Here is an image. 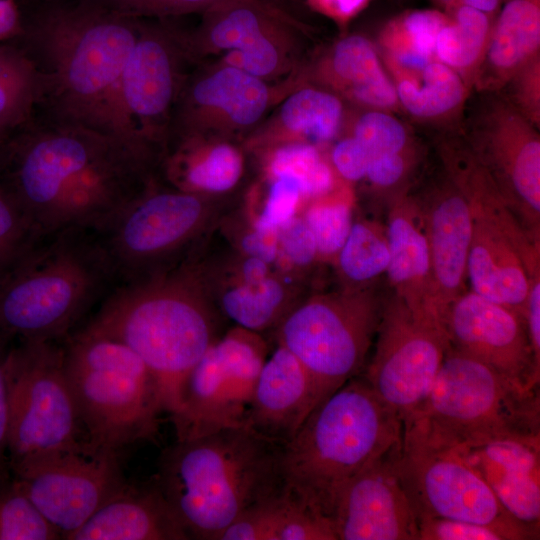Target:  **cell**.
Masks as SVG:
<instances>
[{
  "instance_id": "40",
  "label": "cell",
  "mask_w": 540,
  "mask_h": 540,
  "mask_svg": "<svg viewBox=\"0 0 540 540\" xmlns=\"http://www.w3.org/2000/svg\"><path fill=\"white\" fill-rule=\"evenodd\" d=\"M298 214L314 237L318 261L334 262L354 222L351 203L342 198H317Z\"/></svg>"
},
{
  "instance_id": "20",
  "label": "cell",
  "mask_w": 540,
  "mask_h": 540,
  "mask_svg": "<svg viewBox=\"0 0 540 540\" xmlns=\"http://www.w3.org/2000/svg\"><path fill=\"white\" fill-rule=\"evenodd\" d=\"M417 205L429 251L433 311L441 325L450 304L466 290L473 218L457 186L437 190Z\"/></svg>"
},
{
  "instance_id": "16",
  "label": "cell",
  "mask_w": 540,
  "mask_h": 540,
  "mask_svg": "<svg viewBox=\"0 0 540 540\" xmlns=\"http://www.w3.org/2000/svg\"><path fill=\"white\" fill-rule=\"evenodd\" d=\"M449 348L472 357L526 390L540 388L525 318L472 290L460 294L442 321Z\"/></svg>"
},
{
  "instance_id": "27",
  "label": "cell",
  "mask_w": 540,
  "mask_h": 540,
  "mask_svg": "<svg viewBox=\"0 0 540 540\" xmlns=\"http://www.w3.org/2000/svg\"><path fill=\"white\" fill-rule=\"evenodd\" d=\"M42 99L40 75L16 42L0 43V145L29 124Z\"/></svg>"
},
{
  "instance_id": "33",
  "label": "cell",
  "mask_w": 540,
  "mask_h": 540,
  "mask_svg": "<svg viewBox=\"0 0 540 540\" xmlns=\"http://www.w3.org/2000/svg\"><path fill=\"white\" fill-rule=\"evenodd\" d=\"M539 42L538 0H510L498 18L489 57L498 68H512L533 53Z\"/></svg>"
},
{
  "instance_id": "1",
  "label": "cell",
  "mask_w": 540,
  "mask_h": 540,
  "mask_svg": "<svg viewBox=\"0 0 540 540\" xmlns=\"http://www.w3.org/2000/svg\"><path fill=\"white\" fill-rule=\"evenodd\" d=\"M157 165L121 138L39 116L0 145V184L43 239L98 229L156 182Z\"/></svg>"
},
{
  "instance_id": "2",
  "label": "cell",
  "mask_w": 540,
  "mask_h": 540,
  "mask_svg": "<svg viewBox=\"0 0 540 540\" xmlns=\"http://www.w3.org/2000/svg\"><path fill=\"white\" fill-rule=\"evenodd\" d=\"M139 20L84 0L30 5L16 41L42 83L37 116L121 138L131 137L120 105V82Z\"/></svg>"
},
{
  "instance_id": "51",
  "label": "cell",
  "mask_w": 540,
  "mask_h": 540,
  "mask_svg": "<svg viewBox=\"0 0 540 540\" xmlns=\"http://www.w3.org/2000/svg\"><path fill=\"white\" fill-rule=\"evenodd\" d=\"M28 6L24 0H0V43L20 37Z\"/></svg>"
},
{
  "instance_id": "50",
  "label": "cell",
  "mask_w": 540,
  "mask_h": 540,
  "mask_svg": "<svg viewBox=\"0 0 540 540\" xmlns=\"http://www.w3.org/2000/svg\"><path fill=\"white\" fill-rule=\"evenodd\" d=\"M403 152L376 156L371 159L365 177L379 188H390L397 184L406 171Z\"/></svg>"
},
{
  "instance_id": "18",
  "label": "cell",
  "mask_w": 540,
  "mask_h": 540,
  "mask_svg": "<svg viewBox=\"0 0 540 540\" xmlns=\"http://www.w3.org/2000/svg\"><path fill=\"white\" fill-rule=\"evenodd\" d=\"M170 36L140 19L120 82V105L131 137L159 159L163 122L178 92L177 51Z\"/></svg>"
},
{
  "instance_id": "53",
  "label": "cell",
  "mask_w": 540,
  "mask_h": 540,
  "mask_svg": "<svg viewBox=\"0 0 540 540\" xmlns=\"http://www.w3.org/2000/svg\"><path fill=\"white\" fill-rule=\"evenodd\" d=\"M317 5L328 12L340 16L349 17L359 11L368 0H314Z\"/></svg>"
},
{
  "instance_id": "54",
  "label": "cell",
  "mask_w": 540,
  "mask_h": 540,
  "mask_svg": "<svg viewBox=\"0 0 540 540\" xmlns=\"http://www.w3.org/2000/svg\"><path fill=\"white\" fill-rule=\"evenodd\" d=\"M398 60L403 66L413 69H424L429 64V58L412 49L401 51Z\"/></svg>"
},
{
  "instance_id": "28",
  "label": "cell",
  "mask_w": 540,
  "mask_h": 540,
  "mask_svg": "<svg viewBox=\"0 0 540 540\" xmlns=\"http://www.w3.org/2000/svg\"><path fill=\"white\" fill-rule=\"evenodd\" d=\"M289 293L286 282L274 273L253 282L230 276L217 300L223 314L237 326L260 333L277 327L295 304Z\"/></svg>"
},
{
  "instance_id": "7",
  "label": "cell",
  "mask_w": 540,
  "mask_h": 540,
  "mask_svg": "<svg viewBox=\"0 0 540 540\" xmlns=\"http://www.w3.org/2000/svg\"><path fill=\"white\" fill-rule=\"evenodd\" d=\"M64 368L89 454L153 441L164 412L159 384L125 344L81 328L63 340Z\"/></svg>"
},
{
  "instance_id": "24",
  "label": "cell",
  "mask_w": 540,
  "mask_h": 540,
  "mask_svg": "<svg viewBox=\"0 0 540 540\" xmlns=\"http://www.w3.org/2000/svg\"><path fill=\"white\" fill-rule=\"evenodd\" d=\"M386 231L390 251L386 273L393 294L414 315L438 322L432 305L428 245L417 203L407 198L395 200Z\"/></svg>"
},
{
  "instance_id": "14",
  "label": "cell",
  "mask_w": 540,
  "mask_h": 540,
  "mask_svg": "<svg viewBox=\"0 0 540 540\" xmlns=\"http://www.w3.org/2000/svg\"><path fill=\"white\" fill-rule=\"evenodd\" d=\"M449 348L440 324L414 315L395 294L386 297L367 363L360 374L405 421L426 398Z\"/></svg>"
},
{
  "instance_id": "35",
  "label": "cell",
  "mask_w": 540,
  "mask_h": 540,
  "mask_svg": "<svg viewBox=\"0 0 540 540\" xmlns=\"http://www.w3.org/2000/svg\"><path fill=\"white\" fill-rule=\"evenodd\" d=\"M423 80V87L409 80H403L398 85V96L411 114L419 117L436 116L461 102L463 85L445 64L429 63L423 69Z\"/></svg>"
},
{
  "instance_id": "13",
  "label": "cell",
  "mask_w": 540,
  "mask_h": 540,
  "mask_svg": "<svg viewBox=\"0 0 540 540\" xmlns=\"http://www.w3.org/2000/svg\"><path fill=\"white\" fill-rule=\"evenodd\" d=\"M268 346L260 333L235 326L209 346L186 376L170 418L176 440L244 426Z\"/></svg>"
},
{
  "instance_id": "52",
  "label": "cell",
  "mask_w": 540,
  "mask_h": 540,
  "mask_svg": "<svg viewBox=\"0 0 540 540\" xmlns=\"http://www.w3.org/2000/svg\"><path fill=\"white\" fill-rule=\"evenodd\" d=\"M525 320L534 357L540 363V274L531 278Z\"/></svg>"
},
{
  "instance_id": "22",
  "label": "cell",
  "mask_w": 540,
  "mask_h": 540,
  "mask_svg": "<svg viewBox=\"0 0 540 540\" xmlns=\"http://www.w3.org/2000/svg\"><path fill=\"white\" fill-rule=\"evenodd\" d=\"M184 527L152 479L126 483L64 540H188Z\"/></svg>"
},
{
  "instance_id": "37",
  "label": "cell",
  "mask_w": 540,
  "mask_h": 540,
  "mask_svg": "<svg viewBox=\"0 0 540 540\" xmlns=\"http://www.w3.org/2000/svg\"><path fill=\"white\" fill-rule=\"evenodd\" d=\"M489 30L486 13L462 5L453 24H446L436 40L438 57L447 65L467 67L479 56Z\"/></svg>"
},
{
  "instance_id": "6",
  "label": "cell",
  "mask_w": 540,
  "mask_h": 540,
  "mask_svg": "<svg viewBox=\"0 0 540 540\" xmlns=\"http://www.w3.org/2000/svg\"><path fill=\"white\" fill-rule=\"evenodd\" d=\"M115 287L92 231L47 237L0 283V331L16 340L63 341Z\"/></svg>"
},
{
  "instance_id": "43",
  "label": "cell",
  "mask_w": 540,
  "mask_h": 540,
  "mask_svg": "<svg viewBox=\"0 0 540 540\" xmlns=\"http://www.w3.org/2000/svg\"><path fill=\"white\" fill-rule=\"evenodd\" d=\"M303 200L300 184L287 175L273 177L261 212L252 225L261 229H278L300 211Z\"/></svg>"
},
{
  "instance_id": "32",
  "label": "cell",
  "mask_w": 540,
  "mask_h": 540,
  "mask_svg": "<svg viewBox=\"0 0 540 540\" xmlns=\"http://www.w3.org/2000/svg\"><path fill=\"white\" fill-rule=\"evenodd\" d=\"M333 65L336 73L352 85V93L359 101L379 107L395 104L396 90L364 37L349 36L341 40L334 52Z\"/></svg>"
},
{
  "instance_id": "41",
  "label": "cell",
  "mask_w": 540,
  "mask_h": 540,
  "mask_svg": "<svg viewBox=\"0 0 540 540\" xmlns=\"http://www.w3.org/2000/svg\"><path fill=\"white\" fill-rule=\"evenodd\" d=\"M354 138L367 150L371 159L403 152L407 136L403 126L393 117L381 112H369L356 124Z\"/></svg>"
},
{
  "instance_id": "56",
  "label": "cell",
  "mask_w": 540,
  "mask_h": 540,
  "mask_svg": "<svg viewBox=\"0 0 540 540\" xmlns=\"http://www.w3.org/2000/svg\"><path fill=\"white\" fill-rule=\"evenodd\" d=\"M28 5H37V4H44V3H50L57 0H24Z\"/></svg>"
},
{
  "instance_id": "49",
  "label": "cell",
  "mask_w": 540,
  "mask_h": 540,
  "mask_svg": "<svg viewBox=\"0 0 540 540\" xmlns=\"http://www.w3.org/2000/svg\"><path fill=\"white\" fill-rule=\"evenodd\" d=\"M240 254L260 259L269 265L277 262L279 256L278 229H261L253 225L239 244Z\"/></svg>"
},
{
  "instance_id": "8",
  "label": "cell",
  "mask_w": 540,
  "mask_h": 540,
  "mask_svg": "<svg viewBox=\"0 0 540 540\" xmlns=\"http://www.w3.org/2000/svg\"><path fill=\"white\" fill-rule=\"evenodd\" d=\"M412 421L451 445L500 437H540V391L448 348ZM403 421V422H405Z\"/></svg>"
},
{
  "instance_id": "21",
  "label": "cell",
  "mask_w": 540,
  "mask_h": 540,
  "mask_svg": "<svg viewBox=\"0 0 540 540\" xmlns=\"http://www.w3.org/2000/svg\"><path fill=\"white\" fill-rule=\"evenodd\" d=\"M317 404L310 373L287 348L278 344L261 368L244 426L284 446Z\"/></svg>"
},
{
  "instance_id": "31",
  "label": "cell",
  "mask_w": 540,
  "mask_h": 540,
  "mask_svg": "<svg viewBox=\"0 0 540 540\" xmlns=\"http://www.w3.org/2000/svg\"><path fill=\"white\" fill-rule=\"evenodd\" d=\"M389 260L386 225L361 219L353 222L334 263L341 287L357 288L376 283Z\"/></svg>"
},
{
  "instance_id": "55",
  "label": "cell",
  "mask_w": 540,
  "mask_h": 540,
  "mask_svg": "<svg viewBox=\"0 0 540 540\" xmlns=\"http://www.w3.org/2000/svg\"><path fill=\"white\" fill-rule=\"evenodd\" d=\"M461 2L463 5L488 13L496 9L500 0H461Z\"/></svg>"
},
{
  "instance_id": "3",
  "label": "cell",
  "mask_w": 540,
  "mask_h": 540,
  "mask_svg": "<svg viewBox=\"0 0 540 540\" xmlns=\"http://www.w3.org/2000/svg\"><path fill=\"white\" fill-rule=\"evenodd\" d=\"M282 447L246 426L176 440L153 477L190 539L216 536L285 488Z\"/></svg>"
},
{
  "instance_id": "4",
  "label": "cell",
  "mask_w": 540,
  "mask_h": 540,
  "mask_svg": "<svg viewBox=\"0 0 540 540\" xmlns=\"http://www.w3.org/2000/svg\"><path fill=\"white\" fill-rule=\"evenodd\" d=\"M83 328L125 344L142 359L169 416L179 407L186 376L217 338L212 299L195 259L116 286Z\"/></svg>"
},
{
  "instance_id": "15",
  "label": "cell",
  "mask_w": 540,
  "mask_h": 540,
  "mask_svg": "<svg viewBox=\"0 0 540 540\" xmlns=\"http://www.w3.org/2000/svg\"><path fill=\"white\" fill-rule=\"evenodd\" d=\"M120 457L113 452L68 453L12 477L64 539L127 483Z\"/></svg>"
},
{
  "instance_id": "19",
  "label": "cell",
  "mask_w": 540,
  "mask_h": 540,
  "mask_svg": "<svg viewBox=\"0 0 540 540\" xmlns=\"http://www.w3.org/2000/svg\"><path fill=\"white\" fill-rule=\"evenodd\" d=\"M451 445V444H450ZM531 540L540 538V437H500L452 445Z\"/></svg>"
},
{
  "instance_id": "29",
  "label": "cell",
  "mask_w": 540,
  "mask_h": 540,
  "mask_svg": "<svg viewBox=\"0 0 540 540\" xmlns=\"http://www.w3.org/2000/svg\"><path fill=\"white\" fill-rule=\"evenodd\" d=\"M190 103L219 108L233 122L249 125L263 114L268 90L259 77L230 66L197 81L187 94L186 104Z\"/></svg>"
},
{
  "instance_id": "45",
  "label": "cell",
  "mask_w": 540,
  "mask_h": 540,
  "mask_svg": "<svg viewBox=\"0 0 540 540\" xmlns=\"http://www.w3.org/2000/svg\"><path fill=\"white\" fill-rule=\"evenodd\" d=\"M418 529L419 540H507L492 526L448 518L422 520Z\"/></svg>"
},
{
  "instance_id": "36",
  "label": "cell",
  "mask_w": 540,
  "mask_h": 540,
  "mask_svg": "<svg viewBox=\"0 0 540 540\" xmlns=\"http://www.w3.org/2000/svg\"><path fill=\"white\" fill-rule=\"evenodd\" d=\"M52 526L16 479L0 482V540H58Z\"/></svg>"
},
{
  "instance_id": "42",
  "label": "cell",
  "mask_w": 540,
  "mask_h": 540,
  "mask_svg": "<svg viewBox=\"0 0 540 540\" xmlns=\"http://www.w3.org/2000/svg\"><path fill=\"white\" fill-rule=\"evenodd\" d=\"M111 13L131 18L165 17L241 0H84Z\"/></svg>"
},
{
  "instance_id": "39",
  "label": "cell",
  "mask_w": 540,
  "mask_h": 540,
  "mask_svg": "<svg viewBox=\"0 0 540 540\" xmlns=\"http://www.w3.org/2000/svg\"><path fill=\"white\" fill-rule=\"evenodd\" d=\"M42 240L25 212L0 184V283Z\"/></svg>"
},
{
  "instance_id": "10",
  "label": "cell",
  "mask_w": 540,
  "mask_h": 540,
  "mask_svg": "<svg viewBox=\"0 0 540 540\" xmlns=\"http://www.w3.org/2000/svg\"><path fill=\"white\" fill-rule=\"evenodd\" d=\"M11 475L68 453H88L64 368L63 341L16 340L8 360Z\"/></svg>"
},
{
  "instance_id": "11",
  "label": "cell",
  "mask_w": 540,
  "mask_h": 540,
  "mask_svg": "<svg viewBox=\"0 0 540 540\" xmlns=\"http://www.w3.org/2000/svg\"><path fill=\"white\" fill-rule=\"evenodd\" d=\"M385 300L376 283L340 287L295 303L276 327L278 344L310 373L318 403L362 373Z\"/></svg>"
},
{
  "instance_id": "23",
  "label": "cell",
  "mask_w": 540,
  "mask_h": 540,
  "mask_svg": "<svg viewBox=\"0 0 540 540\" xmlns=\"http://www.w3.org/2000/svg\"><path fill=\"white\" fill-rule=\"evenodd\" d=\"M472 218L467 263L471 290L525 318L531 277L522 252L500 228L481 217Z\"/></svg>"
},
{
  "instance_id": "44",
  "label": "cell",
  "mask_w": 540,
  "mask_h": 540,
  "mask_svg": "<svg viewBox=\"0 0 540 540\" xmlns=\"http://www.w3.org/2000/svg\"><path fill=\"white\" fill-rule=\"evenodd\" d=\"M278 245L277 261L288 268L304 270L318 262L314 237L299 214L278 228Z\"/></svg>"
},
{
  "instance_id": "17",
  "label": "cell",
  "mask_w": 540,
  "mask_h": 540,
  "mask_svg": "<svg viewBox=\"0 0 540 540\" xmlns=\"http://www.w3.org/2000/svg\"><path fill=\"white\" fill-rule=\"evenodd\" d=\"M401 439L339 490L329 516L336 540H419L399 475Z\"/></svg>"
},
{
  "instance_id": "38",
  "label": "cell",
  "mask_w": 540,
  "mask_h": 540,
  "mask_svg": "<svg viewBox=\"0 0 540 540\" xmlns=\"http://www.w3.org/2000/svg\"><path fill=\"white\" fill-rule=\"evenodd\" d=\"M269 171L272 177H293L301 186L303 200L320 198L333 185L329 166L310 144L293 143L279 148L270 160Z\"/></svg>"
},
{
  "instance_id": "5",
  "label": "cell",
  "mask_w": 540,
  "mask_h": 540,
  "mask_svg": "<svg viewBox=\"0 0 540 540\" xmlns=\"http://www.w3.org/2000/svg\"><path fill=\"white\" fill-rule=\"evenodd\" d=\"M402 432L400 416L355 376L319 402L282 447L285 485L329 522L342 486Z\"/></svg>"
},
{
  "instance_id": "25",
  "label": "cell",
  "mask_w": 540,
  "mask_h": 540,
  "mask_svg": "<svg viewBox=\"0 0 540 540\" xmlns=\"http://www.w3.org/2000/svg\"><path fill=\"white\" fill-rule=\"evenodd\" d=\"M215 540H336L331 524L286 487L244 512Z\"/></svg>"
},
{
  "instance_id": "12",
  "label": "cell",
  "mask_w": 540,
  "mask_h": 540,
  "mask_svg": "<svg viewBox=\"0 0 540 540\" xmlns=\"http://www.w3.org/2000/svg\"><path fill=\"white\" fill-rule=\"evenodd\" d=\"M398 468L418 523L464 520L492 526L507 540H531L458 450L412 421L403 422Z\"/></svg>"
},
{
  "instance_id": "34",
  "label": "cell",
  "mask_w": 540,
  "mask_h": 540,
  "mask_svg": "<svg viewBox=\"0 0 540 540\" xmlns=\"http://www.w3.org/2000/svg\"><path fill=\"white\" fill-rule=\"evenodd\" d=\"M342 117L340 101L333 95L303 89L290 96L281 109L284 125L316 141H328L338 131Z\"/></svg>"
},
{
  "instance_id": "9",
  "label": "cell",
  "mask_w": 540,
  "mask_h": 540,
  "mask_svg": "<svg viewBox=\"0 0 540 540\" xmlns=\"http://www.w3.org/2000/svg\"><path fill=\"white\" fill-rule=\"evenodd\" d=\"M215 216L205 195L154 182L92 232L120 286L194 259Z\"/></svg>"
},
{
  "instance_id": "46",
  "label": "cell",
  "mask_w": 540,
  "mask_h": 540,
  "mask_svg": "<svg viewBox=\"0 0 540 540\" xmlns=\"http://www.w3.org/2000/svg\"><path fill=\"white\" fill-rule=\"evenodd\" d=\"M16 339L0 331V482L12 477L8 458L9 443V385L8 360Z\"/></svg>"
},
{
  "instance_id": "30",
  "label": "cell",
  "mask_w": 540,
  "mask_h": 540,
  "mask_svg": "<svg viewBox=\"0 0 540 540\" xmlns=\"http://www.w3.org/2000/svg\"><path fill=\"white\" fill-rule=\"evenodd\" d=\"M242 157L229 144H219L206 153L170 156L167 175L177 189L197 193H222L233 188L242 173Z\"/></svg>"
},
{
  "instance_id": "26",
  "label": "cell",
  "mask_w": 540,
  "mask_h": 540,
  "mask_svg": "<svg viewBox=\"0 0 540 540\" xmlns=\"http://www.w3.org/2000/svg\"><path fill=\"white\" fill-rule=\"evenodd\" d=\"M211 17L209 39L216 47L237 52L239 68L260 77L271 73L278 54L265 35V22L258 11L232 1L215 6Z\"/></svg>"
},
{
  "instance_id": "48",
  "label": "cell",
  "mask_w": 540,
  "mask_h": 540,
  "mask_svg": "<svg viewBox=\"0 0 540 540\" xmlns=\"http://www.w3.org/2000/svg\"><path fill=\"white\" fill-rule=\"evenodd\" d=\"M332 161L345 179L357 181L366 176L371 157L363 145L352 137L336 144L332 151Z\"/></svg>"
},
{
  "instance_id": "47",
  "label": "cell",
  "mask_w": 540,
  "mask_h": 540,
  "mask_svg": "<svg viewBox=\"0 0 540 540\" xmlns=\"http://www.w3.org/2000/svg\"><path fill=\"white\" fill-rule=\"evenodd\" d=\"M446 25L444 16L434 10H417L407 14L402 26L412 50L429 58L436 49L440 30Z\"/></svg>"
}]
</instances>
